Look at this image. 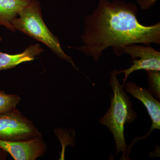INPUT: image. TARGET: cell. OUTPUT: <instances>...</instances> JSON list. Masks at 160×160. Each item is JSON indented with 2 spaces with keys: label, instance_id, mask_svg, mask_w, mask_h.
<instances>
[{
  "label": "cell",
  "instance_id": "cell-1",
  "mask_svg": "<svg viewBox=\"0 0 160 160\" xmlns=\"http://www.w3.org/2000/svg\"><path fill=\"white\" fill-rule=\"evenodd\" d=\"M134 4L123 0H98L97 6L84 18L83 46L76 48L97 62L103 52L112 47L118 57L124 54L126 46L143 44H160V23L142 25L138 19Z\"/></svg>",
  "mask_w": 160,
  "mask_h": 160
},
{
  "label": "cell",
  "instance_id": "cell-2",
  "mask_svg": "<svg viewBox=\"0 0 160 160\" xmlns=\"http://www.w3.org/2000/svg\"><path fill=\"white\" fill-rule=\"evenodd\" d=\"M110 86L113 94L111 98V106L106 114L99 119L100 124L110 130L113 135L117 155L122 152L121 160H129L130 147L127 146L124 137V127L130 124L138 117L132 109V102L124 89V84H121L117 78L119 74L116 69L110 72Z\"/></svg>",
  "mask_w": 160,
  "mask_h": 160
},
{
  "label": "cell",
  "instance_id": "cell-3",
  "mask_svg": "<svg viewBox=\"0 0 160 160\" xmlns=\"http://www.w3.org/2000/svg\"><path fill=\"white\" fill-rule=\"evenodd\" d=\"M12 22L15 30L19 31L47 45L61 59L66 60L79 70L73 60L63 51L58 38L52 34L47 28L42 17L40 3L37 0H31L23 8Z\"/></svg>",
  "mask_w": 160,
  "mask_h": 160
},
{
  "label": "cell",
  "instance_id": "cell-4",
  "mask_svg": "<svg viewBox=\"0 0 160 160\" xmlns=\"http://www.w3.org/2000/svg\"><path fill=\"white\" fill-rule=\"evenodd\" d=\"M41 135L33 123L16 108L0 113V140L17 142Z\"/></svg>",
  "mask_w": 160,
  "mask_h": 160
},
{
  "label": "cell",
  "instance_id": "cell-5",
  "mask_svg": "<svg viewBox=\"0 0 160 160\" xmlns=\"http://www.w3.org/2000/svg\"><path fill=\"white\" fill-rule=\"evenodd\" d=\"M131 57V62L133 63L127 69L118 71L119 73H124L123 84H125L129 75L137 70L160 71V52L153 49L151 46H143L133 44L126 46L124 54Z\"/></svg>",
  "mask_w": 160,
  "mask_h": 160
},
{
  "label": "cell",
  "instance_id": "cell-6",
  "mask_svg": "<svg viewBox=\"0 0 160 160\" xmlns=\"http://www.w3.org/2000/svg\"><path fill=\"white\" fill-rule=\"evenodd\" d=\"M0 148L15 160H35L44 155L46 145L42 135L26 141L8 142L0 140Z\"/></svg>",
  "mask_w": 160,
  "mask_h": 160
},
{
  "label": "cell",
  "instance_id": "cell-7",
  "mask_svg": "<svg viewBox=\"0 0 160 160\" xmlns=\"http://www.w3.org/2000/svg\"><path fill=\"white\" fill-rule=\"evenodd\" d=\"M124 89L133 97L139 100L146 107L152 120L150 131L146 135H150L154 129H160V103L148 89L139 87L132 81L125 82Z\"/></svg>",
  "mask_w": 160,
  "mask_h": 160
},
{
  "label": "cell",
  "instance_id": "cell-8",
  "mask_svg": "<svg viewBox=\"0 0 160 160\" xmlns=\"http://www.w3.org/2000/svg\"><path fill=\"white\" fill-rule=\"evenodd\" d=\"M43 51L39 44H35L19 54L12 55L0 52V71L12 69L21 63L33 61Z\"/></svg>",
  "mask_w": 160,
  "mask_h": 160
},
{
  "label": "cell",
  "instance_id": "cell-9",
  "mask_svg": "<svg viewBox=\"0 0 160 160\" xmlns=\"http://www.w3.org/2000/svg\"><path fill=\"white\" fill-rule=\"evenodd\" d=\"M31 0H0V26L14 32L13 20L20 11L29 5Z\"/></svg>",
  "mask_w": 160,
  "mask_h": 160
},
{
  "label": "cell",
  "instance_id": "cell-10",
  "mask_svg": "<svg viewBox=\"0 0 160 160\" xmlns=\"http://www.w3.org/2000/svg\"><path fill=\"white\" fill-rule=\"evenodd\" d=\"M21 100L17 95L8 94L4 90H0V113L16 108Z\"/></svg>",
  "mask_w": 160,
  "mask_h": 160
},
{
  "label": "cell",
  "instance_id": "cell-11",
  "mask_svg": "<svg viewBox=\"0 0 160 160\" xmlns=\"http://www.w3.org/2000/svg\"><path fill=\"white\" fill-rule=\"evenodd\" d=\"M149 91L157 98L160 99V71L146 70Z\"/></svg>",
  "mask_w": 160,
  "mask_h": 160
},
{
  "label": "cell",
  "instance_id": "cell-12",
  "mask_svg": "<svg viewBox=\"0 0 160 160\" xmlns=\"http://www.w3.org/2000/svg\"><path fill=\"white\" fill-rule=\"evenodd\" d=\"M158 0H137L138 5L143 10L149 9L154 6Z\"/></svg>",
  "mask_w": 160,
  "mask_h": 160
},
{
  "label": "cell",
  "instance_id": "cell-13",
  "mask_svg": "<svg viewBox=\"0 0 160 160\" xmlns=\"http://www.w3.org/2000/svg\"><path fill=\"white\" fill-rule=\"evenodd\" d=\"M8 153L5 151L4 149L0 148V160L7 159L8 158Z\"/></svg>",
  "mask_w": 160,
  "mask_h": 160
},
{
  "label": "cell",
  "instance_id": "cell-14",
  "mask_svg": "<svg viewBox=\"0 0 160 160\" xmlns=\"http://www.w3.org/2000/svg\"><path fill=\"white\" fill-rule=\"evenodd\" d=\"M2 38L1 37H0V42H1V41H2Z\"/></svg>",
  "mask_w": 160,
  "mask_h": 160
}]
</instances>
